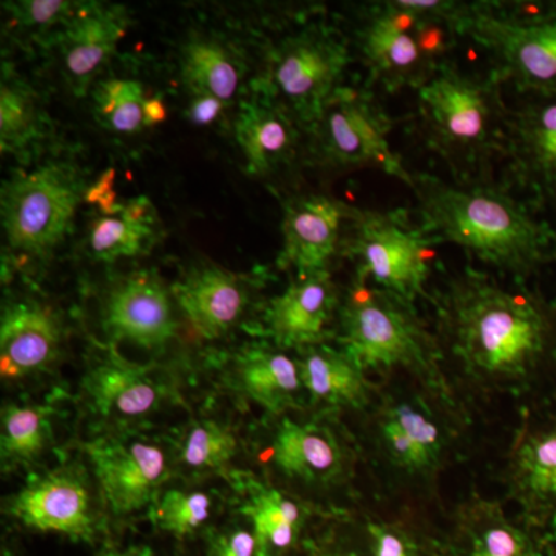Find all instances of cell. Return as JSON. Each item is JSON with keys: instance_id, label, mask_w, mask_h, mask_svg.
Masks as SVG:
<instances>
[{"instance_id": "obj_30", "label": "cell", "mask_w": 556, "mask_h": 556, "mask_svg": "<svg viewBox=\"0 0 556 556\" xmlns=\"http://www.w3.org/2000/svg\"><path fill=\"white\" fill-rule=\"evenodd\" d=\"M49 408L5 405L2 409L0 453L3 464H27L40 456L50 439Z\"/></svg>"}, {"instance_id": "obj_28", "label": "cell", "mask_w": 556, "mask_h": 556, "mask_svg": "<svg viewBox=\"0 0 556 556\" xmlns=\"http://www.w3.org/2000/svg\"><path fill=\"white\" fill-rule=\"evenodd\" d=\"M244 514L251 519L260 556L294 546L303 526V510L276 489H260L249 500Z\"/></svg>"}, {"instance_id": "obj_29", "label": "cell", "mask_w": 556, "mask_h": 556, "mask_svg": "<svg viewBox=\"0 0 556 556\" xmlns=\"http://www.w3.org/2000/svg\"><path fill=\"white\" fill-rule=\"evenodd\" d=\"M519 492L535 503H556V426L532 431L515 453Z\"/></svg>"}, {"instance_id": "obj_35", "label": "cell", "mask_w": 556, "mask_h": 556, "mask_svg": "<svg viewBox=\"0 0 556 556\" xmlns=\"http://www.w3.org/2000/svg\"><path fill=\"white\" fill-rule=\"evenodd\" d=\"M467 556H530L529 540L501 515L486 514L471 529Z\"/></svg>"}, {"instance_id": "obj_23", "label": "cell", "mask_w": 556, "mask_h": 556, "mask_svg": "<svg viewBox=\"0 0 556 556\" xmlns=\"http://www.w3.org/2000/svg\"><path fill=\"white\" fill-rule=\"evenodd\" d=\"M236 382L244 396L273 415L294 407L305 390L298 358L263 346L249 348L237 358Z\"/></svg>"}, {"instance_id": "obj_18", "label": "cell", "mask_w": 556, "mask_h": 556, "mask_svg": "<svg viewBox=\"0 0 556 556\" xmlns=\"http://www.w3.org/2000/svg\"><path fill=\"white\" fill-rule=\"evenodd\" d=\"M127 25L126 11L116 5L91 3L70 17L62 39V64L76 94H86L98 70L115 53Z\"/></svg>"}, {"instance_id": "obj_32", "label": "cell", "mask_w": 556, "mask_h": 556, "mask_svg": "<svg viewBox=\"0 0 556 556\" xmlns=\"http://www.w3.org/2000/svg\"><path fill=\"white\" fill-rule=\"evenodd\" d=\"M232 431L215 420H197L186 431L179 447V460L192 470H222L236 456Z\"/></svg>"}, {"instance_id": "obj_7", "label": "cell", "mask_w": 556, "mask_h": 556, "mask_svg": "<svg viewBox=\"0 0 556 556\" xmlns=\"http://www.w3.org/2000/svg\"><path fill=\"white\" fill-rule=\"evenodd\" d=\"M351 61L350 47L339 33L324 24L305 25L270 47L260 94L287 110L302 130H308L342 87Z\"/></svg>"}, {"instance_id": "obj_36", "label": "cell", "mask_w": 556, "mask_h": 556, "mask_svg": "<svg viewBox=\"0 0 556 556\" xmlns=\"http://www.w3.org/2000/svg\"><path fill=\"white\" fill-rule=\"evenodd\" d=\"M73 7L62 0H27V2L9 3L14 21L24 27H49L58 21L65 20Z\"/></svg>"}, {"instance_id": "obj_25", "label": "cell", "mask_w": 556, "mask_h": 556, "mask_svg": "<svg viewBox=\"0 0 556 556\" xmlns=\"http://www.w3.org/2000/svg\"><path fill=\"white\" fill-rule=\"evenodd\" d=\"M179 75L192 97L217 98L228 108L239 91L244 67L228 43L195 36L182 47Z\"/></svg>"}, {"instance_id": "obj_11", "label": "cell", "mask_w": 556, "mask_h": 556, "mask_svg": "<svg viewBox=\"0 0 556 556\" xmlns=\"http://www.w3.org/2000/svg\"><path fill=\"white\" fill-rule=\"evenodd\" d=\"M503 161L511 189L535 207L556 208V98L529 97L508 108Z\"/></svg>"}, {"instance_id": "obj_19", "label": "cell", "mask_w": 556, "mask_h": 556, "mask_svg": "<svg viewBox=\"0 0 556 556\" xmlns=\"http://www.w3.org/2000/svg\"><path fill=\"white\" fill-rule=\"evenodd\" d=\"M60 346V324L46 306L17 302L3 311L0 321L2 378H24L49 367L56 361Z\"/></svg>"}, {"instance_id": "obj_22", "label": "cell", "mask_w": 556, "mask_h": 556, "mask_svg": "<svg viewBox=\"0 0 556 556\" xmlns=\"http://www.w3.org/2000/svg\"><path fill=\"white\" fill-rule=\"evenodd\" d=\"M273 460L281 473L305 482H328L343 467L342 448L327 428L285 419L273 444Z\"/></svg>"}, {"instance_id": "obj_17", "label": "cell", "mask_w": 556, "mask_h": 556, "mask_svg": "<svg viewBox=\"0 0 556 556\" xmlns=\"http://www.w3.org/2000/svg\"><path fill=\"white\" fill-rule=\"evenodd\" d=\"M300 137L302 127L263 94L241 104L236 138L249 175L265 177L289 166L298 156Z\"/></svg>"}, {"instance_id": "obj_27", "label": "cell", "mask_w": 556, "mask_h": 556, "mask_svg": "<svg viewBox=\"0 0 556 556\" xmlns=\"http://www.w3.org/2000/svg\"><path fill=\"white\" fill-rule=\"evenodd\" d=\"M149 200L139 197L121 204L113 214H102L90 228L91 254L101 262L112 263L123 257H135L152 237V215Z\"/></svg>"}, {"instance_id": "obj_10", "label": "cell", "mask_w": 556, "mask_h": 556, "mask_svg": "<svg viewBox=\"0 0 556 556\" xmlns=\"http://www.w3.org/2000/svg\"><path fill=\"white\" fill-rule=\"evenodd\" d=\"M83 188L67 169L42 166L3 185L2 225L11 249L27 255L50 254L64 240Z\"/></svg>"}, {"instance_id": "obj_38", "label": "cell", "mask_w": 556, "mask_h": 556, "mask_svg": "<svg viewBox=\"0 0 556 556\" xmlns=\"http://www.w3.org/2000/svg\"><path fill=\"white\" fill-rule=\"evenodd\" d=\"M207 556H260L258 541L254 532L229 529L211 541Z\"/></svg>"}, {"instance_id": "obj_43", "label": "cell", "mask_w": 556, "mask_h": 556, "mask_svg": "<svg viewBox=\"0 0 556 556\" xmlns=\"http://www.w3.org/2000/svg\"><path fill=\"white\" fill-rule=\"evenodd\" d=\"M552 260H556V232L554 237V247H552Z\"/></svg>"}, {"instance_id": "obj_2", "label": "cell", "mask_w": 556, "mask_h": 556, "mask_svg": "<svg viewBox=\"0 0 556 556\" xmlns=\"http://www.w3.org/2000/svg\"><path fill=\"white\" fill-rule=\"evenodd\" d=\"M419 226L430 239L463 248L479 262L527 277L552 260L555 230L493 178L445 181L412 174Z\"/></svg>"}, {"instance_id": "obj_42", "label": "cell", "mask_w": 556, "mask_h": 556, "mask_svg": "<svg viewBox=\"0 0 556 556\" xmlns=\"http://www.w3.org/2000/svg\"><path fill=\"white\" fill-rule=\"evenodd\" d=\"M101 556H153L152 551L149 547H129L124 551H105L102 552Z\"/></svg>"}, {"instance_id": "obj_9", "label": "cell", "mask_w": 556, "mask_h": 556, "mask_svg": "<svg viewBox=\"0 0 556 556\" xmlns=\"http://www.w3.org/2000/svg\"><path fill=\"white\" fill-rule=\"evenodd\" d=\"M394 123L371 93L340 87L308 127L309 155L331 169H372L412 186V172L391 149Z\"/></svg>"}, {"instance_id": "obj_14", "label": "cell", "mask_w": 556, "mask_h": 556, "mask_svg": "<svg viewBox=\"0 0 556 556\" xmlns=\"http://www.w3.org/2000/svg\"><path fill=\"white\" fill-rule=\"evenodd\" d=\"M102 328L115 342L163 350L177 331L169 292L160 278L150 274L127 277L105 299Z\"/></svg>"}, {"instance_id": "obj_44", "label": "cell", "mask_w": 556, "mask_h": 556, "mask_svg": "<svg viewBox=\"0 0 556 556\" xmlns=\"http://www.w3.org/2000/svg\"><path fill=\"white\" fill-rule=\"evenodd\" d=\"M325 556H354V555H351V554H329V555H325Z\"/></svg>"}, {"instance_id": "obj_21", "label": "cell", "mask_w": 556, "mask_h": 556, "mask_svg": "<svg viewBox=\"0 0 556 556\" xmlns=\"http://www.w3.org/2000/svg\"><path fill=\"white\" fill-rule=\"evenodd\" d=\"M179 308L200 338H222L239 321L248 305L239 278L222 268H203L175 285Z\"/></svg>"}, {"instance_id": "obj_40", "label": "cell", "mask_w": 556, "mask_h": 556, "mask_svg": "<svg viewBox=\"0 0 556 556\" xmlns=\"http://www.w3.org/2000/svg\"><path fill=\"white\" fill-rule=\"evenodd\" d=\"M226 105L217 98L193 97L190 101L188 116L197 126H208L222 115Z\"/></svg>"}, {"instance_id": "obj_6", "label": "cell", "mask_w": 556, "mask_h": 556, "mask_svg": "<svg viewBox=\"0 0 556 556\" xmlns=\"http://www.w3.org/2000/svg\"><path fill=\"white\" fill-rule=\"evenodd\" d=\"M340 340L362 371L402 368L438 382L439 345L413 303L356 281L339 308Z\"/></svg>"}, {"instance_id": "obj_33", "label": "cell", "mask_w": 556, "mask_h": 556, "mask_svg": "<svg viewBox=\"0 0 556 556\" xmlns=\"http://www.w3.org/2000/svg\"><path fill=\"white\" fill-rule=\"evenodd\" d=\"M212 515V500L204 492L170 489L152 507L153 525L177 538L193 535Z\"/></svg>"}, {"instance_id": "obj_34", "label": "cell", "mask_w": 556, "mask_h": 556, "mask_svg": "<svg viewBox=\"0 0 556 556\" xmlns=\"http://www.w3.org/2000/svg\"><path fill=\"white\" fill-rule=\"evenodd\" d=\"M38 131V109L31 90L20 80H2L0 89V142L2 150L27 146Z\"/></svg>"}, {"instance_id": "obj_5", "label": "cell", "mask_w": 556, "mask_h": 556, "mask_svg": "<svg viewBox=\"0 0 556 556\" xmlns=\"http://www.w3.org/2000/svg\"><path fill=\"white\" fill-rule=\"evenodd\" d=\"M457 31L489 54L497 78L527 97L556 98V5L459 2Z\"/></svg>"}, {"instance_id": "obj_20", "label": "cell", "mask_w": 556, "mask_h": 556, "mask_svg": "<svg viewBox=\"0 0 556 556\" xmlns=\"http://www.w3.org/2000/svg\"><path fill=\"white\" fill-rule=\"evenodd\" d=\"M84 390L97 415L110 420H131L159 409L166 396L150 369L119 357L108 358L90 369Z\"/></svg>"}, {"instance_id": "obj_31", "label": "cell", "mask_w": 556, "mask_h": 556, "mask_svg": "<svg viewBox=\"0 0 556 556\" xmlns=\"http://www.w3.org/2000/svg\"><path fill=\"white\" fill-rule=\"evenodd\" d=\"M144 87L134 79H109L94 90V112L105 129L137 134L149 127Z\"/></svg>"}, {"instance_id": "obj_13", "label": "cell", "mask_w": 556, "mask_h": 556, "mask_svg": "<svg viewBox=\"0 0 556 556\" xmlns=\"http://www.w3.org/2000/svg\"><path fill=\"white\" fill-rule=\"evenodd\" d=\"M353 207L320 193L295 197L285 203L281 219V265L298 278L328 270L342 244V228Z\"/></svg>"}, {"instance_id": "obj_41", "label": "cell", "mask_w": 556, "mask_h": 556, "mask_svg": "<svg viewBox=\"0 0 556 556\" xmlns=\"http://www.w3.org/2000/svg\"><path fill=\"white\" fill-rule=\"evenodd\" d=\"M167 110L164 108L161 98H150L148 101V121L149 127L156 126V124L163 123L166 119Z\"/></svg>"}, {"instance_id": "obj_26", "label": "cell", "mask_w": 556, "mask_h": 556, "mask_svg": "<svg viewBox=\"0 0 556 556\" xmlns=\"http://www.w3.org/2000/svg\"><path fill=\"white\" fill-rule=\"evenodd\" d=\"M380 437L391 459L412 473L430 470L441 456L438 424L422 408L408 402H399L387 409L380 420Z\"/></svg>"}, {"instance_id": "obj_24", "label": "cell", "mask_w": 556, "mask_h": 556, "mask_svg": "<svg viewBox=\"0 0 556 556\" xmlns=\"http://www.w3.org/2000/svg\"><path fill=\"white\" fill-rule=\"evenodd\" d=\"M300 378L309 397L329 407L362 408L368 402L365 372L345 351L305 348L298 357Z\"/></svg>"}, {"instance_id": "obj_3", "label": "cell", "mask_w": 556, "mask_h": 556, "mask_svg": "<svg viewBox=\"0 0 556 556\" xmlns=\"http://www.w3.org/2000/svg\"><path fill=\"white\" fill-rule=\"evenodd\" d=\"M417 112L428 149L456 179L492 178L508 115L495 73L466 72L450 61L417 90Z\"/></svg>"}, {"instance_id": "obj_37", "label": "cell", "mask_w": 556, "mask_h": 556, "mask_svg": "<svg viewBox=\"0 0 556 556\" xmlns=\"http://www.w3.org/2000/svg\"><path fill=\"white\" fill-rule=\"evenodd\" d=\"M372 556H417L415 541L393 526L369 525Z\"/></svg>"}, {"instance_id": "obj_1", "label": "cell", "mask_w": 556, "mask_h": 556, "mask_svg": "<svg viewBox=\"0 0 556 556\" xmlns=\"http://www.w3.org/2000/svg\"><path fill=\"white\" fill-rule=\"evenodd\" d=\"M442 331L471 376L490 382L529 378L556 350V314L540 295L501 287L467 270L438 303Z\"/></svg>"}, {"instance_id": "obj_12", "label": "cell", "mask_w": 556, "mask_h": 556, "mask_svg": "<svg viewBox=\"0 0 556 556\" xmlns=\"http://www.w3.org/2000/svg\"><path fill=\"white\" fill-rule=\"evenodd\" d=\"M110 510L131 515L155 501L170 467L164 450L130 438H102L86 445Z\"/></svg>"}, {"instance_id": "obj_16", "label": "cell", "mask_w": 556, "mask_h": 556, "mask_svg": "<svg viewBox=\"0 0 556 556\" xmlns=\"http://www.w3.org/2000/svg\"><path fill=\"white\" fill-rule=\"evenodd\" d=\"M338 306V291L328 270H324L292 281L270 300L263 321L278 346L302 351L320 345L327 338L329 321Z\"/></svg>"}, {"instance_id": "obj_39", "label": "cell", "mask_w": 556, "mask_h": 556, "mask_svg": "<svg viewBox=\"0 0 556 556\" xmlns=\"http://www.w3.org/2000/svg\"><path fill=\"white\" fill-rule=\"evenodd\" d=\"M113 178H115V172H105L100 178V181L86 192V200L89 201V203L98 204V206L101 207L102 214H113V212L118 211L121 206V204H116Z\"/></svg>"}, {"instance_id": "obj_8", "label": "cell", "mask_w": 556, "mask_h": 556, "mask_svg": "<svg viewBox=\"0 0 556 556\" xmlns=\"http://www.w3.org/2000/svg\"><path fill=\"white\" fill-rule=\"evenodd\" d=\"M433 243L405 211L353 207L340 252L357 266L358 281L415 303L427 294Z\"/></svg>"}, {"instance_id": "obj_4", "label": "cell", "mask_w": 556, "mask_h": 556, "mask_svg": "<svg viewBox=\"0 0 556 556\" xmlns=\"http://www.w3.org/2000/svg\"><path fill=\"white\" fill-rule=\"evenodd\" d=\"M459 2L393 0L369 7L356 39L369 76L388 93L419 90L448 64Z\"/></svg>"}, {"instance_id": "obj_15", "label": "cell", "mask_w": 556, "mask_h": 556, "mask_svg": "<svg viewBox=\"0 0 556 556\" xmlns=\"http://www.w3.org/2000/svg\"><path fill=\"white\" fill-rule=\"evenodd\" d=\"M10 517L27 529L60 533L73 540L94 536V517L86 482L70 471H54L38 479L9 501Z\"/></svg>"}]
</instances>
